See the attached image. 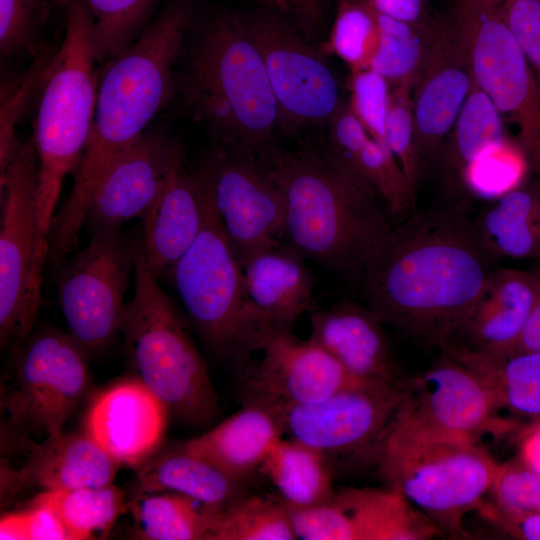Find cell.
Segmentation results:
<instances>
[{
	"mask_svg": "<svg viewBox=\"0 0 540 540\" xmlns=\"http://www.w3.org/2000/svg\"><path fill=\"white\" fill-rule=\"evenodd\" d=\"M470 209L441 203L393 225L359 282L383 324L427 346L455 340L493 270Z\"/></svg>",
	"mask_w": 540,
	"mask_h": 540,
	"instance_id": "cell-1",
	"label": "cell"
},
{
	"mask_svg": "<svg viewBox=\"0 0 540 540\" xmlns=\"http://www.w3.org/2000/svg\"><path fill=\"white\" fill-rule=\"evenodd\" d=\"M197 15L195 0H168L136 40L98 72L90 137L48 234L52 266H60L76 248L110 165L173 99L177 66Z\"/></svg>",
	"mask_w": 540,
	"mask_h": 540,
	"instance_id": "cell-2",
	"label": "cell"
},
{
	"mask_svg": "<svg viewBox=\"0 0 540 540\" xmlns=\"http://www.w3.org/2000/svg\"><path fill=\"white\" fill-rule=\"evenodd\" d=\"M174 96L213 143L257 156L275 147L278 108L247 13L219 8L197 15L177 66Z\"/></svg>",
	"mask_w": 540,
	"mask_h": 540,
	"instance_id": "cell-3",
	"label": "cell"
},
{
	"mask_svg": "<svg viewBox=\"0 0 540 540\" xmlns=\"http://www.w3.org/2000/svg\"><path fill=\"white\" fill-rule=\"evenodd\" d=\"M259 158L283 194L285 242L359 283L394 225L380 199L323 149L274 147Z\"/></svg>",
	"mask_w": 540,
	"mask_h": 540,
	"instance_id": "cell-4",
	"label": "cell"
},
{
	"mask_svg": "<svg viewBox=\"0 0 540 540\" xmlns=\"http://www.w3.org/2000/svg\"><path fill=\"white\" fill-rule=\"evenodd\" d=\"M133 240L135 289L121 331L133 377L168 413L202 427L219 413L217 392L186 320L146 265L141 238Z\"/></svg>",
	"mask_w": 540,
	"mask_h": 540,
	"instance_id": "cell-5",
	"label": "cell"
},
{
	"mask_svg": "<svg viewBox=\"0 0 540 540\" xmlns=\"http://www.w3.org/2000/svg\"><path fill=\"white\" fill-rule=\"evenodd\" d=\"M373 463L387 486L429 517L442 534L453 536L464 534L465 516L488 496L498 467L474 438L394 417Z\"/></svg>",
	"mask_w": 540,
	"mask_h": 540,
	"instance_id": "cell-6",
	"label": "cell"
},
{
	"mask_svg": "<svg viewBox=\"0 0 540 540\" xmlns=\"http://www.w3.org/2000/svg\"><path fill=\"white\" fill-rule=\"evenodd\" d=\"M93 44L91 13L83 0H75L66 10L63 39L47 65L33 124L38 215L47 237L64 179L78 165L92 129L98 83Z\"/></svg>",
	"mask_w": 540,
	"mask_h": 540,
	"instance_id": "cell-7",
	"label": "cell"
},
{
	"mask_svg": "<svg viewBox=\"0 0 540 540\" xmlns=\"http://www.w3.org/2000/svg\"><path fill=\"white\" fill-rule=\"evenodd\" d=\"M168 280L204 347L223 363L243 371L276 332L248 295L242 266L208 192L202 228Z\"/></svg>",
	"mask_w": 540,
	"mask_h": 540,
	"instance_id": "cell-8",
	"label": "cell"
},
{
	"mask_svg": "<svg viewBox=\"0 0 540 540\" xmlns=\"http://www.w3.org/2000/svg\"><path fill=\"white\" fill-rule=\"evenodd\" d=\"M39 182L31 137L20 143L0 175V344L11 358L36 326L48 262V237L38 215Z\"/></svg>",
	"mask_w": 540,
	"mask_h": 540,
	"instance_id": "cell-9",
	"label": "cell"
},
{
	"mask_svg": "<svg viewBox=\"0 0 540 540\" xmlns=\"http://www.w3.org/2000/svg\"><path fill=\"white\" fill-rule=\"evenodd\" d=\"M88 358L67 332L35 326L11 358L1 393L8 431L23 440L60 434L87 390Z\"/></svg>",
	"mask_w": 540,
	"mask_h": 540,
	"instance_id": "cell-10",
	"label": "cell"
},
{
	"mask_svg": "<svg viewBox=\"0 0 540 540\" xmlns=\"http://www.w3.org/2000/svg\"><path fill=\"white\" fill-rule=\"evenodd\" d=\"M451 9L468 43L474 82L503 120L517 126L519 145L540 178V94L500 5L491 0H456Z\"/></svg>",
	"mask_w": 540,
	"mask_h": 540,
	"instance_id": "cell-11",
	"label": "cell"
},
{
	"mask_svg": "<svg viewBox=\"0 0 540 540\" xmlns=\"http://www.w3.org/2000/svg\"><path fill=\"white\" fill-rule=\"evenodd\" d=\"M134 271V240L91 236L56 271L58 303L68 334L90 358L121 334L125 293Z\"/></svg>",
	"mask_w": 540,
	"mask_h": 540,
	"instance_id": "cell-12",
	"label": "cell"
},
{
	"mask_svg": "<svg viewBox=\"0 0 540 540\" xmlns=\"http://www.w3.org/2000/svg\"><path fill=\"white\" fill-rule=\"evenodd\" d=\"M193 169L241 266L256 252L285 242L283 194L259 156L213 143Z\"/></svg>",
	"mask_w": 540,
	"mask_h": 540,
	"instance_id": "cell-13",
	"label": "cell"
},
{
	"mask_svg": "<svg viewBox=\"0 0 540 540\" xmlns=\"http://www.w3.org/2000/svg\"><path fill=\"white\" fill-rule=\"evenodd\" d=\"M247 21L276 100L280 132L326 124L342 97L325 54L273 12L260 8L247 13Z\"/></svg>",
	"mask_w": 540,
	"mask_h": 540,
	"instance_id": "cell-14",
	"label": "cell"
},
{
	"mask_svg": "<svg viewBox=\"0 0 540 540\" xmlns=\"http://www.w3.org/2000/svg\"><path fill=\"white\" fill-rule=\"evenodd\" d=\"M404 395L396 383L357 382L311 404L283 410L284 434L337 461L374 462Z\"/></svg>",
	"mask_w": 540,
	"mask_h": 540,
	"instance_id": "cell-15",
	"label": "cell"
},
{
	"mask_svg": "<svg viewBox=\"0 0 540 540\" xmlns=\"http://www.w3.org/2000/svg\"><path fill=\"white\" fill-rule=\"evenodd\" d=\"M473 84L468 43L452 9L435 18L419 80L413 90L415 141L425 174Z\"/></svg>",
	"mask_w": 540,
	"mask_h": 540,
	"instance_id": "cell-16",
	"label": "cell"
},
{
	"mask_svg": "<svg viewBox=\"0 0 540 540\" xmlns=\"http://www.w3.org/2000/svg\"><path fill=\"white\" fill-rule=\"evenodd\" d=\"M398 421L476 439L499 428L496 400L472 369L446 355L422 373L403 380Z\"/></svg>",
	"mask_w": 540,
	"mask_h": 540,
	"instance_id": "cell-17",
	"label": "cell"
},
{
	"mask_svg": "<svg viewBox=\"0 0 540 540\" xmlns=\"http://www.w3.org/2000/svg\"><path fill=\"white\" fill-rule=\"evenodd\" d=\"M183 163L175 140L163 132L147 131L104 174L86 218L91 236L118 234L124 223L142 219Z\"/></svg>",
	"mask_w": 540,
	"mask_h": 540,
	"instance_id": "cell-18",
	"label": "cell"
},
{
	"mask_svg": "<svg viewBox=\"0 0 540 540\" xmlns=\"http://www.w3.org/2000/svg\"><path fill=\"white\" fill-rule=\"evenodd\" d=\"M261 352V361L245 374L243 401H258L283 411L318 402L360 382L326 350L292 331L275 332Z\"/></svg>",
	"mask_w": 540,
	"mask_h": 540,
	"instance_id": "cell-19",
	"label": "cell"
},
{
	"mask_svg": "<svg viewBox=\"0 0 540 540\" xmlns=\"http://www.w3.org/2000/svg\"><path fill=\"white\" fill-rule=\"evenodd\" d=\"M167 413L138 379L126 378L96 396L85 432L121 465L138 469L158 450Z\"/></svg>",
	"mask_w": 540,
	"mask_h": 540,
	"instance_id": "cell-20",
	"label": "cell"
},
{
	"mask_svg": "<svg viewBox=\"0 0 540 540\" xmlns=\"http://www.w3.org/2000/svg\"><path fill=\"white\" fill-rule=\"evenodd\" d=\"M28 454L19 469L1 465V496L24 489L42 491L104 486L113 483L121 464L84 433L28 441Z\"/></svg>",
	"mask_w": 540,
	"mask_h": 540,
	"instance_id": "cell-21",
	"label": "cell"
},
{
	"mask_svg": "<svg viewBox=\"0 0 540 540\" xmlns=\"http://www.w3.org/2000/svg\"><path fill=\"white\" fill-rule=\"evenodd\" d=\"M539 288L537 271L493 269L451 344L486 354L508 353L529 320Z\"/></svg>",
	"mask_w": 540,
	"mask_h": 540,
	"instance_id": "cell-22",
	"label": "cell"
},
{
	"mask_svg": "<svg viewBox=\"0 0 540 540\" xmlns=\"http://www.w3.org/2000/svg\"><path fill=\"white\" fill-rule=\"evenodd\" d=\"M309 339L333 356L355 380L396 383L397 374L383 323L365 305L338 303L310 316Z\"/></svg>",
	"mask_w": 540,
	"mask_h": 540,
	"instance_id": "cell-23",
	"label": "cell"
},
{
	"mask_svg": "<svg viewBox=\"0 0 540 540\" xmlns=\"http://www.w3.org/2000/svg\"><path fill=\"white\" fill-rule=\"evenodd\" d=\"M206 206L204 184L195 170H187L183 163L141 219L143 255L158 281L169 279L177 262L196 240Z\"/></svg>",
	"mask_w": 540,
	"mask_h": 540,
	"instance_id": "cell-24",
	"label": "cell"
},
{
	"mask_svg": "<svg viewBox=\"0 0 540 540\" xmlns=\"http://www.w3.org/2000/svg\"><path fill=\"white\" fill-rule=\"evenodd\" d=\"M283 434L281 410L245 400L236 413L202 435L180 444L244 482L260 468L271 447Z\"/></svg>",
	"mask_w": 540,
	"mask_h": 540,
	"instance_id": "cell-25",
	"label": "cell"
},
{
	"mask_svg": "<svg viewBox=\"0 0 540 540\" xmlns=\"http://www.w3.org/2000/svg\"><path fill=\"white\" fill-rule=\"evenodd\" d=\"M505 139L502 116L473 80L458 117L428 171L437 185L441 203L471 202L466 184L470 165L486 148Z\"/></svg>",
	"mask_w": 540,
	"mask_h": 540,
	"instance_id": "cell-26",
	"label": "cell"
},
{
	"mask_svg": "<svg viewBox=\"0 0 540 540\" xmlns=\"http://www.w3.org/2000/svg\"><path fill=\"white\" fill-rule=\"evenodd\" d=\"M305 260L283 242L256 252L242 265L249 297L276 332H291L309 308L315 277Z\"/></svg>",
	"mask_w": 540,
	"mask_h": 540,
	"instance_id": "cell-27",
	"label": "cell"
},
{
	"mask_svg": "<svg viewBox=\"0 0 540 540\" xmlns=\"http://www.w3.org/2000/svg\"><path fill=\"white\" fill-rule=\"evenodd\" d=\"M243 483L179 443L158 449L137 469L132 494L175 492L219 510L244 495Z\"/></svg>",
	"mask_w": 540,
	"mask_h": 540,
	"instance_id": "cell-28",
	"label": "cell"
},
{
	"mask_svg": "<svg viewBox=\"0 0 540 540\" xmlns=\"http://www.w3.org/2000/svg\"><path fill=\"white\" fill-rule=\"evenodd\" d=\"M477 239L493 260H540V178L504 192L473 216Z\"/></svg>",
	"mask_w": 540,
	"mask_h": 540,
	"instance_id": "cell-29",
	"label": "cell"
},
{
	"mask_svg": "<svg viewBox=\"0 0 540 540\" xmlns=\"http://www.w3.org/2000/svg\"><path fill=\"white\" fill-rule=\"evenodd\" d=\"M333 500L349 521L353 540H426L442 532L399 491L343 488Z\"/></svg>",
	"mask_w": 540,
	"mask_h": 540,
	"instance_id": "cell-30",
	"label": "cell"
},
{
	"mask_svg": "<svg viewBox=\"0 0 540 540\" xmlns=\"http://www.w3.org/2000/svg\"><path fill=\"white\" fill-rule=\"evenodd\" d=\"M443 350L483 379L499 409L540 420V351L486 354L454 344Z\"/></svg>",
	"mask_w": 540,
	"mask_h": 540,
	"instance_id": "cell-31",
	"label": "cell"
},
{
	"mask_svg": "<svg viewBox=\"0 0 540 540\" xmlns=\"http://www.w3.org/2000/svg\"><path fill=\"white\" fill-rule=\"evenodd\" d=\"M259 470L289 506L321 504L331 500L336 492L329 461L320 452L291 438L278 439Z\"/></svg>",
	"mask_w": 540,
	"mask_h": 540,
	"instance_id": "cell-32",
	"label": "cell"
},
{
	"mask_svg": "<svg viewBox=\"0 0 540 540\" xmlns=\"http://www.w3.org/2000/svg\"><path fill=\"white\" fill-rule=\"evenodd\" d=\"M125 492L112 484L42 491L29 505L51 509L63 524L69 540L102 538L126 510Z\"/></svg>",
	"mask_w": 540,
	"mask_h": 540,
	"instance_id": "cell-33",
	"label": "cell"
},
{
	"mask_svg": "<svg viewBox=\"0 0 540 540\" xmlns=\"http://www.w3.org/2000/svg\"><path fill=\"white\" fill-rule=\"evenodd\" d=\"M283 499L242 495L228 506L209 510L204 540H295Z\"/></svg>",
	"mask_w": 540,
	"mask_h": 540,
	"instance_id": "cell-34",
	"label": "cell"
},
{
	"mask_svg": "<svg viewBox=\"0 0 540 540\" xmlns=\"http://www.w3.org/2000/svg\"><path fill=\"white\" fill-rule=\"evenodd\" d=\"M133 535L145 540H204L209 510L175 492H154L133 497Z\"/></svg>",
	"mask_w": 540,
	"mask_h": 540,
	"instance_id": "cell-35",
	"label": "cell"
},
{
	"mask_svg": "<svg viewBox=\"0 0 540 540\" xmlns=\"http://www.w3.org/2000/svg\"><path fill=\"white\" fill-rule=\"evenodd\" d=\"M379 15L380 38L370 69L391 87L416 86L425 60L430 29ZM433 26V25H432Z\"/></svg>",
	"mask_w": 540,
	"mask_h": 540,
	"instance_id": "cell-36",
	"label": "cell"
},
{
	"mask_svg": "<svg viewBox=\"0 0 540 540\" xmlns=\"http://www.w3.org/2000/svg\"><path fill=\"white\" fill-rule=\"evenodd\" d=\"M160 0H83L93 19L97 65L130 46L150 23Z\"/></svg>",
	"mask_w": 540,
	"mask_h": 540,
	"instance_id": "cell-37",
	"label": "cell"
},
{
	"mask_svg": "<svg viewBox=\"0 0 540 540\" xmlns=\"http://www.w3.org/2000/svg\"><path fill=\"white\" fill-rule=\"evenodd\" d=\"M380 38L379 15L363 0H340L325 55L341 59L351 70L369 69Z\"/></svg>",
	"mask_w": 540,
	"mask_h": 540,
	"instance_id": "cell-38",
	"label": "cell"
},
{
	"mask_svg": "<svg viewBox=\"0 0 540 540\" xmlns=\"http://www.w3.org/2000/svg\"><path fill=\"white\" fill-rule=\"evenodd\" d=\"M352 175L380 199L392 220L402 221L416 209V198L394 154L372 138L359 154Z\"/></svg>",
	"mask_w": 540,
	"mask_h": 540,
	"instance_id": "cell-39",
	"label": "cell"
},
{
	"mask_svg": "<svg viewBox=\"0 0 540 540\" xmlns=\"http://www.w3.org/2000/svg\"><path fill=\"white\" fill-rule=\"evenodd\" d=\"M52 52L38 54L25 75L2 81L0 109V175L15 157L20 141L15 126L25 111L34 91H39Z\"/></svg>",
	"mask_w": 540,
	"mask_h": 540,
	"instance_id": "cell-40",
	"label": "cell"
},
{
	"mask_svg": "<svg viewBox=\"0 0 540 540\" xmlns=\"http://www.w3.org/2000/svg\"><path fill=\"white\" fill-rule=\"evenodd\" d=\"M51 0H0V53L5 58L37 56Z\"/></svg>",
	"mask_w": 540,
	"mask_h": 540,
	"instance_id": "cell-41",
	"label": "cell"
},
{
	"mask_svg": "<svg viewBox=\"0 0 540 540\" xmlns=\"http://www.w3.org/2000/svg\"><path fill=\"white\" fill-rule=\"evenodd\" d=\"M413 90L414 86L408 83L391 87L387 143L417 199V190L424 172L416 149Z\"/></svg>",
	"mask_w": 540,
	"mask_h": 540,
	"instance_id": "cell-42",
	"label": "cell"
},
{
	"mask_svg": "<svg viewBox=\"0 0 540 540\" xmlns=\"http://www.w3.org/2000/svg\"><path fill=\"white\" fill-rule=\"evenodd\" d=\"M347 86L348 103L353 113L374 141L389 148L387 143V118L391 94L389 82L369 68L349 71Z\"/></svg>",
	"mask_w": 540,
	"mask_h": 540,
	"instance_id": "cell-43",
	"label": "cell"
},
{
	"mask_svg": "<svg viewBox=\"0 0 540 540\" xmlns=\"http://www.w3.org/2000/svg\"><path fill=\"white\" fill-rule=\"evenodd\" d=\"M488 496L508 510L540 513V477L520 458L498 464Z\"/></svg>",
	"mask_w": 540,
	"mask_h": 540,
	"instance_id": "cell-44",
	"label": "cell"
},
{
	"mask_svg": "<svg viewBox=\"0 0 540 540\" xmlns=\"http://www.w3.org/2000/svg\"><path fill=\"white\" fill-rule=\"evenodd\" d=\"M327 124V140L323 149L329 158L352 174L353 166L371 139L365 127L342 98Z\"/></svg>",
	"mask_w": 540,
	"mask_h": 540,
	"instance_id": "cell-45",
	"label": "cell"
},
{
	"mask_svg": "<svg viewBox=\"0 0 540 540\" xmlns=\"http://www.w3.org/2000/svg\"><path fill=\"white\" fill-rule=\"evenodd\" d=\"M503 19L520 47L540 94V0H503Z\"/></svg>",
	"mask_w": 540,
	"mask_h": 540,
	"instance_id": "cell-46",
	"label": "cell"
},
{
	"mask_svg": "<svg viewBox=\"0 0 540 540\" xmlns=\"http://www.w3.org/2000/svg\"><path fill=\"white\" fill-rule=\"evenodd\" d=\"M0 539L69 540L56 514L40 505H29L26 510L4 515L0 521Z\"/></svg>",
	"mask_w": 540,
	"mask_h": 540,
	"instance_id": "cell-47",
	"label": "cell"
},
{
	"mask_svg": "<svg viewBox=\"0 0 540 540\" xmlns=\"http://www.w3.org/2000/svg\"><path fill=\"white\" fill-rule=\"evenodd\" d=\"M292 23L312 40L326 19L331 0H252Z\"/></svg>",
	"mask_w": 540,
	"mask_h": 540,
	"instance_id": "cell-48",
	"label": "cell"
},
{
	"mask_svg": "<svg viewBox=\"0 0 540 540\" xmlns=\"http://www.w3.org/2000/svg\"><path fill=\"white\" fill-rule=\"evenodd\" d=\"M477 511L494 529L513 538L540 540V513L505 509L487 497Z\"/></svg>",
	"mask_w": 540,
	"mask_h": 540,
	"instance_id": "cell-49",
	"label": "cell"
},
{
	"mask_svg": "<svg viewBox=\"0 0 540 540\" xmlns=\"http://www.w3.org/2000/svg\"><path fill=\"white\" fill-rule=\"evenodd\" d=\"M380 15L430 29L435 21L426 0H363Z\"/></svg>",
	"mask_w": 540,
	"mask_h": 540,
	"instance_id": "cell-50",
	"label": "cell"
},
{
	"mask_svg": "<svg viewBox=\"0 0 540 540\" xmlns=\"http://www.w3.org/2000/svg\"><path fill=\"white\" fill-rule=\"evenodd\" d=\"M537 273L540 279V270H537ZM519 351H540V288L529 320L520 338L508 353Z\"/></svg>",
	"mask_w": 540,
	"mask_h": 540,
	"instance_id": "cell-51",
	"label": "cell"
},
{
	"mask_svg": "<svg viewBox=\"0 0 540 540\" xmlns=\"http://www.w3.org/2000/svg\"><path fill=\"white\" fill-rule=\"evenodd\" d=\"M520 459L540 477V420L527 433Z\"/></svg>",
	"mask_w": 540,
	"mask_h": 540,
	"instance_id": "cell-52",
	"label": "cell"
},
{
	"mask_svg": "<svg viewBox=\"0 0 540 540\" xmlns=\"http://www.w3.org/2000/svg\"><path fill=\"white\" fill-rule=\"evenodd\" d=\"M74 1L75 0H51L52 5L57 8L64 9L65 11Z\"/></svg>",
	"mask_w": 540,
	"mask_h": 540,
	"instance_id": "cell-53",
	"label": "cell"
},
{
	"mask_svg": "<svg viewBox=\"0 0 540 540\" xmlns=\"http://www.w3.org/2000/svg\"><path fill=\"white\" fill-rule=\"evenodd\" d=\"M491 1H493V2H495L497 4H501L503 2V0H491Z\"/></svg>",
	"mask_w": 540,
	"mask_h": 540,
	"instance_id": "cell-54",
	"label": "cell"
}]
</instances>
